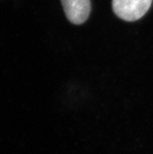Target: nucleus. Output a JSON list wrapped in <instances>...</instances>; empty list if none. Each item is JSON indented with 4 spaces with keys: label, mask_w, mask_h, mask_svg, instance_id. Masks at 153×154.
I'll list each match as a JSON object with an SVG mask.
<instances>
[{
    "label": "nucleus",
    "mask_w": 153,
    "mask_h": 154,
    "mask_svg": "<svg viewBox=\"0 0 153 154\" xmlns=\"http://www.w3.org/2000/svg\"><path fill=\"white\" fill-rule=\"evenodd\" d=\"M152 0H112V10L120 19L132 22L142 18L151 7Z\"/></svg>",
    "instance_id": "1"
},
{
    "label": "nucleus",
    "mask_w": 153,
    "mask_h": 154,
    "mask_svg": "<svg viewBox=\"0 0 153 154\" xmlns=\"http://www.w3.org/2000/svg\"><path fill=\"white\" fill-rule=\"evenodd\" d=\"M61 2L66 17L74 24H81L89 17L90 0H61Z\"/></svg>",
    "instance_id": "2"
}]
</instances>
